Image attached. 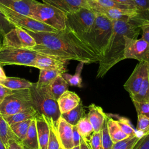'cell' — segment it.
I'll use <instances>...</instances> for the list:
<instances>
[{"mask_svg":"<svg viewBox=\"0 0 149 149\" xmlns=\"http://www.w3.org/2000/svg\"><path fill=\"white\" fill-rule=\"evenodd\" d=\"M25 30L36 42V45L30 50L38 54L68 61H77L86 64L100 61V56L91 47L67 28L57 32Z\"/></svg>","mask_w":149,"mask_h":149,"instance_id":"1","label":"cell"},{"mask_svg":"<svg viewBox=\"0 0 149 149\" xmlns=\"http://www.w3.org/2000/svg\"><path fill=\"white\" fill-rule=\"evenodd\" d=\"M112 22V36L103 56L98 61L97 78H102L114 65L125 59L124 36L136 39L140 33V24L134 19L125 17Z\"/></svg>","mask_w":149,"mask_h":149,"instance_id":"2","label":"cell"},{"mask_svg":"<svg viewBox=\"0 0 149 149\" xmlns=\"http://www.w3.org/2000/svg\"><path fill=\"white\" fill-rule=\"evenodd\" d=\"M95 13L96 16L93 24L87 33L80 38L89 45L101 59L112 36L113 25L112 22L107 17Z\"/></svg>","mask_w":149,"mask_h":149,"instance_id":"3","label":"cell"},{"mask_svg":"<svg viewBox=\"0 0 149 149\" xmlns=\"http://www.w3.org/2000/svg\"><path fill=\"white\" fill-rule=\"evenodd\" d=\"M30 91L32 107L39 114L52 120L55 126L57 127L61 113L57 100L51 95L47 86L38 87L36 83H33Z\"/></svg>","mask_w":149,"mask_h":149,"instance_id":"4","label":"cell"},{"mask_svg":"<svg viewBox=\"0 0 149 149\" xmlns=\"http://www.w3.org/2000/svg\"><path fill=\"white\" fill-rule=\"evenodd\" d=\"M31 17L58 31L66 29V14L47 3L38 2L32 9Z\"/></svg>","mask_w":149,"mask_h":149,"instance_id":"5","label":"cell"},{"mask_svg":"<svg viewBox=\"0 0 149 149\" xmlns=\"http://www.w3.org/2000/svg\"><path fill=\"white\" fill-rule=\"evenodd\" d=\"M95 16V13L91 9L86 8L67 13L66 28L80 38L89 30Z\"/></svg>","mask_w":149,"mask_h":149,"instance_id":"6","label":"cell"},{"mask_svg":"<svg viewBox=\"0 0 149 149\" xmlns=\"http://www.w3.org/2000/svg\"><path fill=\"white\" fill-rule=\"evenodd\" d=\"M30 107L32 104L30 88L13 90L0 104V113L5 118Z\"/></svg>","mask_w":149,"mask_h":149,"instance_id":"7","label":"cell"},{"mask_svg":"<svg viewBox=\"0 0 149 149\" xmlns=\"http://www.w3.org/2000/svg\"><path fill=\"white\" fill-rule=\"evenodd\" d=\"M37 53L28 49L13 47H0V65H24L34 67L35 59Z\"/></svg>","mask_w":149,"mask_h":149,"instance_id":"8","label":"cell"},{"mask_svg":"<svg viewBox=\"0 0 149 149\" xmlns=\"http://www.w3.org/2000/svg\"><path fill=\"white\" fill-rule=\"evenodd\" d=\"M0 10L5 17L13 26L20 27L33 32L47 31L57 32L54 28L40 22L30 16L24 15L13 11L0 3Z\"/></svg>","mask_w":149,"mask_h":149,"instance_id":"9","label":"cell"},{"mask_svg":"<svg viewBox=\"0 0 149 149\" xmlns=\"http://www.w3.org/2000/svg\"><path fill=\"white\" fill-rule=\"evenodd\" d=\"M36 45L34 39L23 28L15 26L3 37L2 45L30 49Z\"/></svg>","mask_w":149,"mask_h":149,"instance_id":"10","label":"cell"},{"mask_svg":"<svg viewBox=\"0 0 149 149\" xmlns=\"http://www.w3.org/2000/svg\"><path fill=\"white\" fill-rule=\"evenodd\" d=\"M125 38L123 56L125 59H134L139 62L149 63V44L143 38L135 39L126 36Z\"/></svg>","mask_w":149,"mask_h":149,"instance_id":"11","label":"cell"},{"mask_svg":"<svg viewBox=\"0 0 149 149\" xmlns=\"http://www.w3.org/2000/svg\"><path fill=\"white\" fill-rule=\"evenodd\" d=\"M149 71V63L139 62L133 72L123 85L124 88L128 92L130 97L135 95L139 90L142 82Z\"/></svg>","mask_w":149,"mask_h":149,"instance_id":"12","label":"cell"},{"mask_svg":"<svg viewBox=\"0 0 149 149\" xmlns=\"http://www.w3.org/2000/svg\"><path fill=\"white\" fill-rule=\"evenodd\" d=\"M45 3L52 5L66 14L73 12L81 8L91 9L86 0H42Z\"/></svg>","mask_w":149,"mask_h":149,"instance_id":"13","label":"cell"},{"mask_svg":"<svg viewBox=\"0 0 149 149\" xmlns=\"http://www.w3.org/2000/svg\"><path fill=\"white\" fill-rule=\"evenodd\" d=\"M68 61L37 53L34 67L39 69H66Z\"/></svg>","mask_w":149,"mask_h":149,"instance_id":"14","label":"cell"},{"mask_svg":"<svg viewBox=\"0 0 149 149\" xmlns=\"http://www.w3.org/2000/svg\"><path fill=\"white\" fill-rule=\"evenodd\" d=\"M73 126L68 123L62 118L58 120L56 127L58 136L63 149H72L73 147Z\"/></svg>","mask_w":149,"mask_h":149,"instance_id":"15","label":"cell"},{"mask_svg":"<svg viewBox=\"0 0 149 149\" xmlns=\"http://www.w3.org/2000/svg\"><path fill=\"white\" fill-rule=\"evenodd\" d=\"M37 2L36 0H0V3L5 7L30 17L32 9Z\"/></svg>","mask_w":149,"mask_h":149,"instance_id":"16","label":"cell"},{"mask_svg":"<svg viewBox=\"0 0 149 149\" xmlns=\"http://www.w3.org/2000/svg\"><path fill=\"white\" fill-rule=\"evenodd\" d=\"M35 119L40 149H47L49 136L48 120L45 116L40 114L38 115Z\"/></svg>","mask_w":149,"mask_h":149,"instance_id":"17","label":"cell"},{"mask_svg":"<svg viewBox=\"0 0 149 149\" xmlns=\"http://www.w3.org/2000/svg\"><path fill=\"white\" fill-rule=\"evenodd\" d=\"M87 114L90 122L91 123L94 132H100L102 127L107 115L105 113L101 107L94 104H90L88 107Z\"/></svg>","mask_w":149,"mask_h":149,"instance_id":"18","label":"cell"},{"mask_svg":"<svg viewBox=\"0 0 149 149\" xmlns=\"http://www.w3.org/2000/svg\"><path fill=\"white\" fill-rule=\"evenodd\" d=\"M61 113H65L77 106L81 101L79 96L74 92L66 91L57 100Z\"/></svg>","mask_w":149,"mask_h":149,"instance_id":"19","label":"cell"},{"mask_svg":"<svg viewBox=\"0 0 149 149\" xmlns=\"http://www.w3.org/2000/svg\"><path fill=\"white\" fill-rule=\"evenodd\" d=\"M38 115H39L38 112L33 107H30L14 115L5 117L4 118L10 126L19 122L29 119H34Z\"/></svg>","mask_w":149,"mask_h":149,"instance_id":"20","label":"cell"},{"mask_svg":"<svg viewBox=\"0 0 149 149\" xmlns=\"http://www.w3.org/2000/svg\"><path fill=\"white\" fill-rule=\"evenodd\" d=\"M23 149H40L36 119L31 120L27 133L22 141Z\"/></svg>","mask_w":149,"mask_h":149,"instance_id":"21","label":"cell"},{"mask_svg":"<svg viewBox=\"0 0 149 149\" xmlns=\"http://www.w3.org/2000/svg\"><path fill=\"white\" fill-rule=\"evenodd\" d=\"M67 72L66 69H40L38 80L36 82L38 87L47 86L56 77Z\"/></svg>","mask_w":149,"mask_h":149,"instance_id":"22","label":"cell"},{"mask_svg":"<svg viewBox=\"0 0 149 149\" xmlns=\"http://www.w3.org/2000/svg\"><path fill=\"white\" fill-rule=\"evenodd\" d=\"M85 116V110L82 102L72 109L61 113V118L66 120L72 126H76L77 123Z\"/></svg>","mask_w":149,"mask_h":149,"instance_id":"23","label":"cell"},{"mask_svg":"<svg viewBox=\"0 0 149 149\" xmlns=\"http://www.w3.org/2000/svg\"><path fill=\"white\" fill-rule=\"evenodd\" d=\"M47 87L53 97L58 100L63 93L68 90L69 84L61 74L56 77Z\"/></svg>","mask_w":149,"mask_h":149,"instance_id":"24","label":"cell"},{"mask_svg":"<svg viewBox=\"0 0 149 149\" xmlns=\"http://www.w3.org/2000/svg\"><path fill=\"white\" fill-rule=\"evenodd\" d=\"M107 127L109 134L113 143L129 137L122 132L116 120L109 115H107Z\"/></svg>","mask_w":149,"mask_h":149,"instance_id":"25","label":"cell"},{"mask_svg":"<svg viewBox=\"0 0 149 149\" xmlns=\"http://www.w3.org/2000/svg\"><path fill=\"white\" fill-rule=\"evenodd\" d=\"M0 84L13 91L30 88L33 83L24 79L7 76L5 80L0 81Z\"/></svg>","mask_w":149,"mask_h":149,"instance_id":"26","label":"cell"},{"mask_svg":"<svg viewBox=\"0 0 149 149\" xmlns=\"http://www.w3.org/2000/svg\"><path fill=\"white\" fill-rule=\"evenodd\" d=\"M81 137L87 143H89L90 139L94 133L93 127L89 121L87 115L83 118L76 125Z\"/></svg>","mask_w":149,"mask_h":149,"instance_id":"27","label":"cell"},{"mask_svg":"<svg viewBox=\"0 0 149 149\" xmlns=\"http://www.w3.org/2000/svg\"><path fill=\"white\" fill-rule=\"evenodd\" d=\"M130 98L132 101L139 103L149 102V71L144 79L139 91Z\"/></svg>","mask_w":149,"mask_h":149,"instance_id":"28","label":"cell"},{"mask_svg":"<svg viewBox=\"0 0 149 149\" xmlns=\"http://www.w3.org/2000/svg\"><path fill=\"white\" fill-rule=\"evenodd\" d=\"M0 138L5 145L8 147V142L11 139L19 141L18 138L12 132L10 126L7 123L5 118L0 113Z\"/></svg>","mask_w":149,"mask_h":149,"instance_id":"29","label":"cell"},{"mask_svg":"<svg viewBox=\"0 0 149 149\" xmlns=\"http://www.w3.org/2000/svg\"><path fill=\"white\" fill-rule=\"evenodd\" d=\"M84 63L79 62V64L77 65L75 73L74 74H70L67 73H64L62 74L63 79L67 81L69 86L82 87V79L81 77V73L83 68Z\"/></svg>","mask_w":149,"mask_h":149,"instance_id":"30","label":"cell"},{"mask_svg":"<svg viewBox=\"0 0 149 149\" xmlns=\"http://www.w3.org/2000/svg\"><path fill=\"white\" fill-rule=\"evenodd\" d=\"M109 115L112 117H115L116 118L115 120L118 125H119L122 132H123L126 135H127L128 136L138 135L136 129L131 123L129 119L120 116L116 115L109 114Z\"/></svg>","mask_w":149,"mask_h":149,"instance_id":"31","label":"cell"},{"mask_svg":"<svg viewBox=\"0 0 149 149\" xmlns=\"http://www.w3.org/2000/svg\"><path fill=\"white\" fill-rule=\"evenodd\" d=\"M32 120L33 119H29L10 126V128L12 132L21 143L24 140L27 133Z\"/></svg>","mask_w":149,"mask_h":149,"instance_id":"32","label":"cell"},{"mask_svg":"<svg viewBox=\"0 0 149 149\" xmlns=\"http://www.w3.org/2000/svg\"><path fill=\"white\" fill-rule=\"evenodd\" d=\"M48 120L49 125V136L47 149H59L61 144L58 136L56 127L52 120H50L48 119Z\"/></svg>","mask_w":149,"mask_h":149,"instance_id":"33","label":"cell"},{"mask_svg":"<svg viewBox=\"0 0 149 149\" xmlns=\"http://www.w3.org/2000/svg\"><path fill=\"white\" fill-rule=\"evenodd\" d=\"M140 137L138 135L129 137L113 144L111 149H133Z\"/></svg>","mask_w":149,"mask_h":149,"instance_id":"34","label":"cell"},{"mask_svg":"<svg viewBox=\"0 0 149 149\" xmlns=\"http://www.w3.org/2000/svg\"><path fill=\"white\" fill-rule=\"evenodd\" d=\"M136 130L140 137L149 134V119L143 115H137Z\"/></svg>","mask_w":149,"mask_h":149,"instance_id":"35","label":"cell"},{"mask_svg":"<svg viewBox=\"0 0 149 149\" xmlns=\"http://www.w3.org/2000/svg\"><path fill=\"white\" fill-rule=\"evenodd\" d=\"M101 140H102L103 149H111L113 143L112 142L110 137V136L109 134L108 130L107 116L106 119L105 120L102 127L101 130Z\"/></svg>","mask_w":149,"mask_h":149,"instance_id":"36","label":"cell"},{"mask_svg":"<svg viewBox=\"0 0 149 149\" xmlns=\"http://www.w3.org/2000/svg\"><path fill=\"white\" fill-rule=\"evenodd\" d=\"M97 5L104 8H118L121 9H132L125 5L119 3L113 0H97L95 2Z\"/></svg>","mask_w":149,"mask_h":149,"instance_id":"37","label":"cell"},{"mask_svg":"<svg viewBox=\"0 0 149 149\" xmlns=\"http://www.w3.org/2000/svg\"><path fill=\"white\" fill-rule=\"evenodd\" d=\"M15 26L11 24L0 10V34L3 37Z\"/></svg>","mask_w":149,"mask_h":149,"instance_id":"38","label":"cell"},{"mask_svg":"<svg viewBox=\"0 0 149 149\" xmlns=\"http://www.w3.org/2000/svg\"><path fill=\"white\" fill-rule=\"evenodd\" d=\"M88 144L91 149H103L101 132L97 133L94 132Z\"/></svg>","mask_w":149,"mask_h":149,"instance_id":"39","label":"cell"},{"mask_svg":"<svg viewBox=\"0 0 149 149\" xmlns=\"http://www.w3.org/2000/svg\"><path fill=\"white\" fill-rule=\"evenodd\" d=\"M132 102L137 111V115H143L149 119V102L146 103H139L135 101Z\"/></svg>","mask_w":149,"mask_h":149,"instance_id":"40","label":"cell"},{"mask_svg":"<svg viewBox=\"0 0 149 149\" xmlns=\"http://www.w3.org/2000/svg\"><path fill=\"white\" fill-rule=\"evenodd\" d=\"M136 8L143 13L149 16V0H133Z\"/></svg>","mask_w":149,"mask_h":149,"instance_id":"41","label":"cell"},{"mask_svg":"<svg viewBox=\"0 0 149 149\" xmlns=\"http://www.w3.org/2000/svg\"><path fill=\"white\" fill-rule=\"evenodd\" d=\"M133 149H149V134L141 136Z\"/></svg>","mask_w":149,"mask_h":149,"instance_id":"42","label":"cell"},{"mask_svg":"<svg viewBox=\"0 0 149 149\" xmlns=\"http://www.w3.org/2000/svg\"><path fill=\"white\" fill-rule=\"evenodd\" d=\"M140 28L142 31L141 38L149 44V19L144 20L140 26Z\"/></svg>","mask_w":149,"mask_h":149,"instance_id":"43","label":"cell"},{"mask_svg":"<svg viewBox=\"0 0 149 149\" xmlns=\"http://www.w3.org/2000/svg\"><path fill=\"white\" fill-rule=\"evenodd\" d=\"M13 91V90H11L0 84V104L8 95L12 94Z\"/></svg>","mask_w":149,"mask_h":149,"instance_id":"44","label":"cell"},{"mask_svg":"<svg viewBox=\"0 0 149 149\" xmlns=\"http://www.w3.org/2000/svg\"><path fill=\"white\" fill-rule=\"evenodd\" d=\"M73 143L74 147L80 146L81 136L78 132L76 126H73Z\"/></svg>","mask_w":149,"mask_h":149,"instance_id":"45","label":"cell"},{"mask_svg":"<svg viewBox=\"0 0 149 149\" xmlns=\"http://www.w3.org/2000/svg\"><path fill=\"white\" fill-rule=\"evenodd\" d=\"M7 149H23L22 143L18 140L11 139L8 142Z\"/></svg>","mask_w":149,"mask_h":149,"instance_id":"46","label":"cell"},{"mask_svg":"<svg viewBox=\"0 0 149 149\" xmlns=\"http://www.w3.org/2000/svg\"><path fill=\"white\" fill-rule=\"evenodd\" d=\"M119 3L125 5L132 9H137L133 0H113Z\"/></svg>","mask_w":149,"mask_h":149,"instance_id":"47","label":"cell"},{"mask_svg":"<svg viewBox=\"0 0 149 149\" xmlns=\"http://www.w3.org/2000/svg\"><path fill=\"white\" fill-rule=\"evenodd\" d=\"M80 149H91L88 143L86 142L82 138H81L80 143Z\"/></svg>","mask_w":149,"mask_h":149,"instance_id":"48","label":"cell"},{"mask_svg":"<svg viewBox=\"0 0 149 149\" xmlns=\"http://www.w3.org/2000/svg\"><path fill=\"white\" fill-rule=\"evenodd\" d=\"M7 76L5 74V73L2 68V66L0 65V81L5 80Z\"/></svg>","mask_w":149,"mask_h":149,"instance_id":"49","label":"cell"},{"mask_svg":"<svg viewBox=\"0 0 149 149\" xmlns=\"http://www.w3.org/2000/svg\"><path fill=\"white\" fill-rule=\"evenodd\" d=\"M0 149H7L6 147L2 141V140L0 138Z\"/></svg>","mask_w":149,"mask_h":149,"instance_id":"50","label":"cell"},{"mask_svg":"<svg viewBox=\"0 0 149 149\" xmlns=\"http://www.w3.org/2000/svg\"><path fill=\"white\" fill-rule=\"evenodd\" d=\"M88 3H95L97 2V0H86Z\"/></svg>","mask_w":149,"mask_h":149,"instance_id":"51","label":"cell"},{"mask_svg":"<svg viewBox=\"0 0 149 149\" xmlns=\"http://www.w3.org/2000/svg\"><path fill=\"white\" fill-rule=\"evenodd\" d=\"M2 35L0 34V47H1V45H2Z\"/></svg>","mask_w":149,"mask_h":149,"instance_id":"52","label":"cell"},{"mask_svg":"<svg viewBox=\"0 0 149 149\" xmlns=\"http://www.w3.org/2000/svg\"><path fill=\"white\" fill-rule=\"evenodd\" d=\"M72 149H80V146H75V147H73Z\"/></svg>","mask_w":149,"mask_h":149,"instance_id":"53","label":"cell"},{"mask_svg":"<svg viewBox=\"0 0 149 149\" xmlns=\"http://www.w3.org/2000/svg\"><path fill=\"white\" fill-rule=\"evenodd\" d=\"M59 149H63V148H62V147H60V148H59Z\"/></svg>","mask_w":149,"mask_h":149,"instance_id":"54","label":"cell"}]
</instances>
